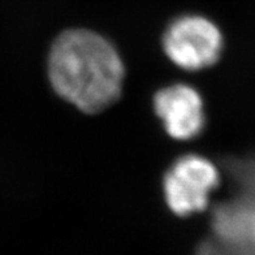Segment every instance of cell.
I'll list each match as a JSON object with an SVG mask.
<instances>
[{
    "label": "cell",
    "instance_id": "1",
    "mask_svg": "<svg viewBox=\"0 0 255 255\" xmlns=\"http://www.w3.org/2000/svg\"><path fill=\"white\" fill-rule=\"evenodd\" d=\"M48 71L57 94L88 114L111 106L120 95L124 77L118 51L88 30H69L57 38Z\"/></svg>",
    "mask_w": 255,
    "mask_h": 255
},
{
    "label": "cell",
    "instance_id": "4",
    "mask_svg": "<svg viewBox=\"0 0 255 255\" xmlns=\"http://www.w3.org/2000/svg\"><path fill=\"white\" fill-rule=\"evenodd\" d=\"M219 178L218 169L207 159L197 155L178 159L164 178L168 206L180 216L205 210Z\"/></svg>",
    "mask_w": 255,
    "mask_h": 255
},
{
    "label": "cell",
    "instance_id": "2",
    "mask_svg": "<svg viewBox=\"0 0 255 255\" xmlns=\"http://www.w3.org/2000/svg\"><path fill=\"white\" fill-rule=\"evenodd\" d=\"M239 193L216 211L218 240L203 255H255V158L231 167Z\"/></svg>",
    "mask_w": 255,
    "mask_h": 255
},
{
    "label": "cell",
    "instance_id": "3",
    "mask_svg": "<svg viewBox=\"0 0 255 255\" xmlns=\"http://www.w3.org/2000/svg\"><path fill=\"white\" fill-rule=\"evenodd\" d=\"M164 50L178 67L198 71L214 65L220 57L222 33L203 17H181L172 22L165 31Z\"/></svg>",
    "mask_w": 255,
    "mask_h": 255
},
{
    "label": "cell",
    "instance_id": "5",
    "mask_svg": "<svg viewBox=\"0 0 255 255\" xmlns=\"http://www.w3.org/2000/svg\"><path fill=\"white\" fill-rule=\"evenodd\" d=\"M154 104L155 111L173 138L189 139L199 134L203 129V102L190 86H168L155 95Z\"/></svg>",
    "mask_w": 255,
    "mask_h": 255
}]
</instances>
